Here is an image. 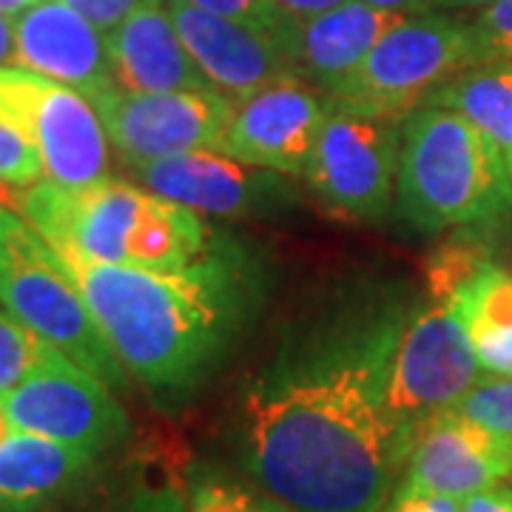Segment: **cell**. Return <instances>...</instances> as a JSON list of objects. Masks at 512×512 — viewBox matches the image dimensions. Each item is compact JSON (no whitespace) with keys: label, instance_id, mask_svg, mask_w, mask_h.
I'll list each match as a JSON object with an SVG mask.
<instances>
[{"label":"cell","instance_id":"6da1fadb","mask_svg":"<svg viewBox=\"0 0 512 512\" xmlns=\"http://www.w3.org/2000/svg\"><path fill=\"white\" fill-rule=\"evenodd\" d=\"M402 311L348 308L276 353L242 396V458L293 512H382L413 439L384 402Z\"/></svg>","mask_w":512,"mask_h":512},{"label":"cell","instance_id":"7a4b0ae2","mask_svg":"<svg viewBox=\"0 0 512 512\" xmlns=\"http://www.w3.org/2000/svg\"><path fill=\"white\" fill-rule=\"evenodd\" d=\"M128 376L154 393H188L231 345L251 276L234 245H217L183 274H154L52 245Z\"/></svg>","mask_w":512,"mask_h":512},{"label":"cell","instance_id":"3957f363","mask_svg":"<svg viewBox=\"0 0 512 512\" xmlns=\"http://www.w3.org/2000/svg\"><path fill=\"white\" fill-rule=\"evenodd\" d=\"M18 208L49 245H72L109 265L183 274L217 248L197 211L111 177L89 188L43 177L20 194Z\"/></svg>","mask_w":512,"mask_h":512},{"label":"cell","instance_id":"277c9868","mask_svg":"<svg viewBox=\"0 0 512 512\" xmlns=\"http://www.w3.org/2000/svg\"><path fill=\"white\" fill-rule=\"evenodd\" d=\"M396 202L424 234L493 225L512 208V174L493 140L458 111L419 106L402 120Z\"/></svg>","mask_w":512,"mask_h":512},{"label":"cell","instance_id":"5b68a950","mask_svg":"<svg viewBox=\"0 0 512 512\" xmlns=\"http://www.w3.org/2000/svg\"><path fill=\"white\" fill-rule=\"evenodd\" d=\"M0 305L100 382L114 390L128 384L126 367L111 350L60 256L15 214H9L0 242Z\"/></svg>","mask_w":512,"mask_h":512},{"label":"cell","instance_id":"8992f818","mask_svg":"<svg viewBox=\"0 0 512 512\" xmlns=\"http://www.w3.org/2000/svg\"><path fill=\"white\" fill-rule=\"evenodd\" d=\"M473 66L467 20L447 12L410 15L376 43L330 100L336 109L402 123L450 77Z\"/></svg>","mask_w":512,"mask_h":512},{"label":"cell","instance_id":"52a82bcc","mask_svg":"<svg viewBox=\"0 0 512 512\" xmlns=\"http://www.w3.org/2000/svg\"><path fill=\"white\" fill-rule=\"evenodd\" d=\"M473 339L444 302H427L402 316L387 359L384 402L404 433L416 439L421 427L478 382Z\"/></svg>","mask_w":512,"mask_h":512},{"label":"cell","instance_id":"ba28073f","mask_svg":"<svg viewBox=\"0 0 512 512\" xmlns=\"http://www.w3.org/2000/svg\"><path fill=\"white\" fill-rule=\"evenodd\" d=\"M0 111L29 134L49 180L66 188L109 180V134L86 94L29 69L3 66Z\"/></svg>","mask_w":512,"mask_h":512},{"label":"cell","instance_id":"9c48e42d","mask_svg":"<svg viewBox=\"0 0 512 512\" xmlns=\"http://www.w3.org/2000/svg\"><path fill=\"white\" fill-rule=\"evenodd\" d=\"M399 157L402 123L333 106L313 143L305 183L336 211L379 222L396 200Z\"/></svg>","mask_w":512,"mask_h":512},{"label":"cell","instance_id":"30bf717a","mask_svg":"<svg viewBox=\"0 0 512 512\" xmlns=\"http://www.w3.org/2000/svg\"><path fill=\"white\" fill-rule=\"evenodd\" d=\"M0 399L18 433L60 441L89 456L117 447L131 433L126 410L111 396L109 384L60 350Z\"/></svg>","mask_w":512,"mask_h":512},{"label":"cell","instance_id":"8fae6325","mask_svg":"<svg viewBox=\"0 0 512 512\" xmlns=\"http://www.w3.org/2000/svg\"><path fill=\"white\" fill-rule=\"evenodd\" d=\"M109 143L126 165L191 151H220L234 103L220 92H128L111 86L92 100Z\"/></svg>","mask_w":512,"mask_h":512},{"label":"cell","instance_id":"7c38bea8","mask_svg":"<svg viewBox=\"0 0 512 512\" xmlns=\"http://www.w3.org/2000/svg\"><path fill=\"white\" fill-rule=\"evenodd\" d=\"M333 100L299 77H288L234 103L220 154L237 163L305 177L319 128Z\"/></svg>","mask_w":512,"mask_h":512},{"label":"cell","instance_id":"4fadbf2b","mask_svg":"<svg viewBox=\"0 0 512 512\" xmlns=\"http://www.w3.org/2000/svg\"><path fill=\"white\" fill-rule=\"evenodd\" d=\"M126 168L151 194L211 217L274 214L296 200L288 174L237 163L220 151H191Z\"/></svg>","mask_w":512,"mask_h":512},{"label":"cell","instance_id":"5bb4252c","mask_svg":"<svg viewBox=\"0 0 512 512\" xmlns=\"http://www.w3.org/2000/svg\"><path fill=\"white\" fill-rule=\"evenodd\" d=\"M510 476V441L450 407L416 433L393 493L450 495L464 501Z\"/></svg>","mask_w":512,"mask_h":512},{"label":"cell","instance_id":"9a60e30c","mask_svg":"<svg viewBox=\"0 0 512 512\" xmlns=\"http://www.w3.org/2000/svg\"><path fill=\"white\" fill-rule=\"evenodd\" d=\"M168 12L211 89L231 103L296 77L288 46L271 32L242 20L220 18L188 0H168Z\"/></svg>","mask_w":512,"mask_h":512},{"label":"cell","instance_id":"2e32d148","mask_svg":"<svg viewBox=\"0 0 512 512\" xmlns=\"http://www.w3.org/2000/svg\"><path fill=\"white\" fill-rule=\"evenodd\" d=\"M15 66L89 100L117 86L106 35L63 0H40L15 15Z\"/></svg>","mask_w":512,"mask_h":512},{"label":"cell","instance_id":"e0dca14e","mask_svg":"<svg viewBox=\"0 0 512 512\" xmlns=\"http://www.w3.org/2000/svg\"><path fill=\"white\" fill-rule=\"evenodd\" d=\"M111 69L128 92H211L200 66L185 49L168 12V0H143L111 35Z\"/></svg>","mask_w":512,"mask_h":512},{"label":"cell","instance_id":"ac0fdd59","mask_svg":"<svg viewBox=\"0 0 512 512\" xmlns=\"http://www.w3.org/2000/svg\"><path fill=\"white\" fill-rule=\"evenodd\" d=\"M404 15L376 9L365 0H348L330 12L293 26L288 37V55L296 77L322 94H336L365 57L376 49Z\"/></svg>","mask_w":512,"mask_h":512},{"label":"cell","instance_id":"d6986e66","mask_svg":"<svg viewBox=\"0 0 512 512\" xmlns=\"http://www.w3.org/2000/svg\"><path fill=\"white\" fill-rule=\"evenodd\" d=\"M94 456L43 439L12 433L0 444V512H49L89 478Z\"/></svg>","mask_w":512,"mask_h":512},{"label":"cell","instance_id":"ffe728a7","mask_svg":"<svg viewBox=\"0 0 512 512\" xmlns=\"http://www.w3.org/2000/svg\"><path fill=\"white\" fill-rule=\"evenodd\" d=\"M421 106H441L458 111L478 126L512 171V63H484L450 77Z\"/></svg>","mask_w":512,"mask_h":512},{"label":"cell","instance_id":"44dd1931","mask_svg":"<svg viewBox=\"0 0 512 512\" xmlns=\"http://www.w3.org/2000/svg\"><path fill=\"white\" fill-rule=\"evenodd\" d=\"M495 265L493 225H461L441 239L424 262L427 293L433 302H450L470 279Z\"/></svg>","mask_w":512,"mask_h":512},{"label":"cell","instance_id":"7402d4cb","mask_svg":"<svg viewBox=\"0 0 512 512\" xmlns=\"http://www.w3.org/2000/svg\"><path fill=\"white\" fill-rule=\"evenodd\" d=\"M467 333L490 328H510L512 325V271L498 262L484 268L476 279H470L461 291L447 302Z\"/></svg>","mask_w":512,"mask_h":512},{"label":"cell","instance_id":"603a6c76","mask_svg":"<svg viewBox=\"0 0 512 512\" xmlns=\"http://www.w3.org/2000/svg\"><path fill=\"white\" fill-rule=\"evenodd\" d=\"M57 350L0 305V393L20 384Z\"/></svg>","mask_w":512,"mask_h":512},{"label":"cell","instance_id":"cb8c5ba5","mask_svg":"<svg viewBox=\"0 0 512 512\" xmlns=\"http://www.w3.org/2000/svg\"><path fill=\"white\" fill-rule=\"evenodd\" d=\"M453 410L473 419L481 427L493 430L495 436L512 444V379L507 376H487L478 379Z\"/></svg>","mask_w":512,"mask_h":512},{"label":"cell","instance_id":"d4e9b609","mask_svg":"<svg viewBox=\"0 0 512 512\" xmlns=\"http://www.w3.org/2000/svg\"><path fill=\"white\" fill-rule=\"evenodd\" d=\"M188 512H293L268 493H254L225 478H202L188 498Z\"/></svg>","mask_w":512,"mask_h":512},{"label":"cell","instance_id":"484cf974","mask_svg":"<svg viewBox=\"0 0 512 512\" xmlns=\"http://www.w3.org/2000/svg\"><path fill=\"white\" fill-rule=\"evenodd\" d=\"M43 177L46 171L37 146L12 117L0 111V185L29 188Z\"/></svg>","mask_w":512,"mask_h":512},{"label":"cell","instance_id":"4316f807","mask_svg":"<svg viewBox=\"0 0 512 512\" xmlns=\"http://www.w3.org/2000/svg\"><path fill=\"white\" fill-rule=\"evenodd\" d=\"M470 23V40L476 66L484 63H512V0H495L481 9Z\"/></svg>","mask_w":512,"mask_h":512},{"label":"cell","instance_id":"83f0119b","mask_svg":"<svg viewBox=\"0 0 512 512\" xmlns=\"http://www.w3.org/2000/svg\"><path fill=\"white\" fill-rule=\"evenodd\" d=\"M191 6L197 9H205V12H214L220 18L242 20V23H251V26H259L265 32L276 35L285 46H288V37L293 32V23L276 0H188Z\"/></svg>","mask_w":512,"mask_h":512},{"label":"cell","instance_id":"f1b7e54d","mask_svg":"<svg viewBox=\"0 0 512 512\" xmlns=\"http://www.w3.org/2000/svg\"><path fill=\"white\" fill-rule=\"evenodd\" d=\"M476 359L481 370L490 376H507L512 379V325L510 328H490L470 333Z\"/></svg>","mask_w":512,"mask_h":512},{"label":"cell","instance_id":"f546056e","mask_svg":"<svg viewBox=\"0 0 512 512\" xmlns=\"http://www.w3.org/2000/svg\"><path fill=\"white\" fill-rule=\"evenodd\" d=\"M63 3L97 26L103 35H111L143 0H63Z\"/></svg>","mask_w":512,"mask_h":512},{"label":"cell","instance_id":"4dcf8cb0","mask_svg":"<svg viewBox=\"0 0 512 512\" xmlns=\"http://www.w3.org/2000/svg\"><path fill=\"white\" fill-rule=\"evenodd\" d=\"M382 512H461V501L450 495L430 493H393Z\"/></svg>","mask_w":512,"mask_h":512},{"label":"cell","instance_id":"1f68e13d","mask_svg":"<svg viewBox=\"0 0 512 512\" xmlns=\"http://www.w3.org/2000/svg\"><path fill=\"white\" fill-rule=\"evenodd\" d=\"M117 512H188L185 498L171 487L160 490H140L131 495V501L123 504Z\"/></svg>","mask_w":512,"mask_h":512},{"label":"cell","instance_id":"d6a6232c","mask_svg":"<svg viewBox=\"0 0 512 512\" xmlns=\"http://www.w3.org/2000/svg\"><path fill=\"white\" fill-rule=\"evenodd\" d=\"M461 512H512L510 487H490L461 501Z\"/></svg>","mask_w":512,"mask_h":512},{"label":"cell","instance_id":"836d02e7","mask_svg":"<svg viewBox=\"0 0 512 512\" xmlns=\"http://www.w3.org/2000/svg\"><path fill=\"white\" fill-rule=\"evenodd\" d=\"M276 3L293 23H302V20H311L322 12H330V9L348 3V0H276Z\"/></svg>","mask_w":512,"mask_h":512},{"label":"cell","instance_id":"e575fe53","mask_svg":"<svg viewBox=\"0 0 512 512\" xmlns=\"http://www.w3.org/2000/svg\"><path fill=\"white\" fill-rule=\"evenodd\" d=\"M365 3L376 6V9H387V12H399L404 18L433 12V9H430V0H365Z\"/></svg>","mask_w":512,"mask_h":512},{"label":"cell","instance_id":"d590c367","mask_svg":"<svg viewBox=\"0 0 512 512\" xmlns=\"http://www.w3.org/2000/svg\"><path fill=\"white\" fill-rule=\"evenodd\" d=\"M15 63V18L0 12V69Z\"/></svg>","mask_w":512,"mask_h":512},{"label":"cell","instance_id":"8d00e7d4","mask_svg":"<svg viewBox=\"0 0 512 512\" xmlns=\"http://www.w3.org/2000/svg\"><path fill=\"white\" fill-rule=\"evenodd\" d=\"M495 0H430V9L433 12H447V15H453V12H473V9H487V6H493Z\"/></svg>","mask_w":512,"mask_h":512},{"label":"cell","instance_id":"74e56055","mask_svg":"<svg viewBox=\"0 0 512 512\" xmlns=\"http://www.w3.org/2000/svg\"><path fill=\"white\" fill-rule=\"evenodd\" d=\"M40 0H0V12L3 15H9V18H15L20 12H26L29 6H35Z\"/></svg>","mask_w":512,"mask_h":512},{"label":"cell","instance_id":"f35d334b","mask_svg":"<svg viewBox=\"0 0 512 512\" xmlns=\"http://www.w3.org/2000/svg\"><path fill=\"white\" fill-rule=\"evenodd\" d=\"M15 433V427H12V421L6 416V407H3V399H0V444L9 439Z\"/></svg>","mask_w":512,"mask_h":512},{"label":"cell","instance_id":"ab89813d","mask_svg":"<svg viewBox=\"0 0 512 512\" xmlns=\"http://www.w3.org/2000/svg\"><path fill=\"white\" fill-rule=\"evenodd\" d=\"M9 214H12V211L0 208V242H3V234H6V220H9Z\"/></svg>","mask_w":512,"mask_h":512},{"label":"cell","instance_id":"60d3db41","mask_svg":"<svg viewBox=\"0 0 512 512\" xmlns=\"http://www.w3.org/2000/svg\"><path fill=\"white\" fill-rule=\"evenodd\" d=\"M510 174H512V171H510Z\"/></svg>","mask_w":512,"mask_h":512}]
</instances>
